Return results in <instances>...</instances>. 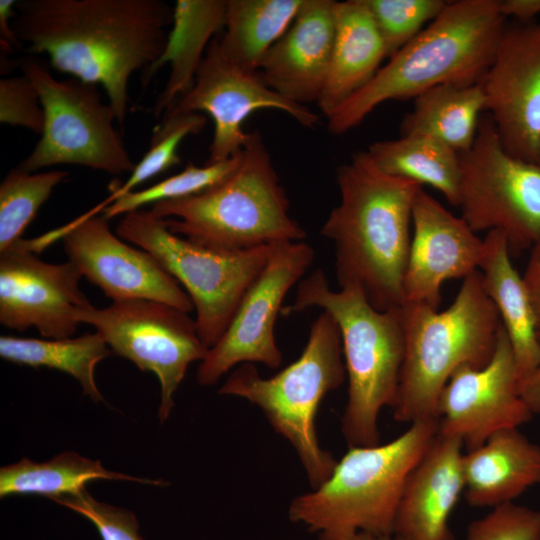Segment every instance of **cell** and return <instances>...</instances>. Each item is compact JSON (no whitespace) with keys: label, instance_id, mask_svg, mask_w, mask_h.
<instances>
[{"label":"cell","instance_id":"cell-1","mask_svg":"<svg viewBox=\"0 0 540 540\" xmlns=\"http://www.w3.org/2000/svg\"><path fill=\"white\" fill-rule=\"evenodd\" d=\"M13 29L31 53L59 72L102 85L116 121L127 114L133 73L161 56L174 7L162 0H20Z\"/></svg>","mask_w":540,"mask_h":540},{"label":"cell","instance_id":"cell-2","mask_svg":"<svg viewBox=\"0 0 540 540\" xmlns=\"http://www.w3.org/2000/svg\"><path fill=\"white\" fill-rule=\"evenodd\" d=\"M336 180L340 201L321 234L334 243L340 288H359L378 310L401 307L413 204L422 186L386 174L367 151L342 164Z\"/></svg>","mask_w":540,"mask_h":540},{"label":"cell","instance_id":"cell-3","mask_svg":"<svg viewBox=\"0 0 540 540\" xmlns=\"http://www.w3.org/2000/svg\"><path fill=\"white\" fill-rule=\"evenodd\" d=\"M505 19L499 0L448 1L432 22L327 118L329 132L346 133L390 100L416 98L442 84L480 82L493 61Z\"/></svg>","mask_w":540,"mask_h":540},{"label":"cell","instance_id":"cell-4","mask_svg":"<svg viewBox=\"0 0 540 540\" xmlns=\"http://www.w3.org/2000/svg\"><path fill=\"white\" fill-rule=\"evenodd\" d=\"M311 307L328 312L341 333L348 376L342 434L349 447L378 445V417L396 403L404 360L401 307L378 310L355 286L334 291L321 269L300 281L294 303L281 312L289 315Z\"/></svg>","mask_w":540,"mask_h":540},{"label":"cell","instance_id":"cell-5","mask_svg":"<svg viewBox=\"0 0 540 540\" xmlns=\"http://www.w3.org/2000/svg\"><path fill=\"white\" fill-rule=\"evenodd\" d=\"M405 353L393 417L413 423L437 419L440 393L463 366L481 368L492 358L502 322L479 270L462 280L445 310L404 302Z\"/></svg>","mask_w":540,"mask_h":540},{"label":"cell","instance_id":"cell-6","mask_svg":"<svg viewBox=\"0 0 540 540\" xmlns=\"http://www.w3.org/2000/svg\"><path fill=\"white\" fill-rule=\"evenodd\" d=\"M169 230L210 248L239 251L302 241L306 232L289 214V200L257 131L235 170L194 195L151 205Z\"/></svg>","mask_w":540,"mask_h":540},{"label":"cell","instance_id":"cell-7","mask_svg":"<svg viewBox=\"0 0 540 540\" xmlns=\"http://www.w3.org/2000/svg\"><path fill=\"white\" fill-rule=\"evenodd\" d=\"M438 430L437 419L422 420L388 443L349 447L326 481L292 500L290 519L320 540L393 534L407 479Z\"/></svg>","mask_w":540,"mask_h":540},{"label":"cell","instance_id":"cell-8","mask_svg":"<svg viewBox=\"0 0 540 540\" xmlns=\"http://www.w3.org/2000/svg\"><path fill=\"white\" fill-rule=\"evenodd\" d=\"M341 333L323 311L312 323L301 355L272 377L253 363L236 368L219 389L259 407L273 429L295 449L313 489L326 481L337 461L318 441L315 418L324 396L345 380Z\"/></svg>","mask_w":540,"mask_h":540},{"label":"cell","instance_id":"cell-9","mask_svg":"<svg viewBox=\"0 0 540 540\" xmlns=\"http://www.w3.org/2000/svg\"><path fill=\"white\" fill-rule=\"evenodd\" d=\"M116 234L152 254L185 288L196 311L198 335L208 349L225 333L273 246L210 248L172 233L164 219L140 209L123 216Z\"/></svg>","mask_w":540,"mask_h":540},{"label":"cell","instance_id":"cell-10","mask_svg":"<svg viewBox=\"0 0 540 540\" xmlns=\"http://www.w3.org/2000/svg\"><path fill=\"white\" fill-rule=\"evenodd\" d=\"M22 73L36 88L44 110V127L19 168L28 172L58 164L80 165L113 175L135 167L121 135L116 114L101 99L97 84L76 78L58 80L41 63L26 58Z\"/></svg>","mask_w":540,"mask_h":540},{"label":"cell","instance_id":"cell-11","mask_svg":"<svg viewBox=\"0 0 540 540\" xmlns=\"http://www.w3.org/2000/svg\"><path fill=\"white\" fill-rule=\"evenodd\" d=\"M458 207L474 232H502L511 256L540 239V165L510 155L489 114L460 154Z\"/></svg>","mask_w":540,"mask_h":540},{"label":"cell","instance_id":"cell-12","mask_svg":"<svg viewBox=\"0 0 540 540\" xmlns=\"http://www.w3.org/2000/svg\"><path fill=\"white\" fill-rule=\"evenodd\" d=\"M79 323L92 325L112 352L155 374L161 386L158 416L163 423L174 407V394L189 365L202 361L208 348L195 319L171 305L148 299L112 301L76 313Z\"/></svg>","mask_w":540,"mask_h":540},{"label":"cell","instance_id":"cell-13","mask_svg":"<svg viewBox=\"0 0 540 540\" xmlns=\"http://www.w3.org/2000/svg\"><path fill=\"white\" fill-rule=\"evenodd\" d=\"M313 248L302 241L274 244L267 264L243 297L218 342L208 349L197 371L203 386L217 381L236 365L262 363L277 368L282 354L274 326L288 291L314 259Z\"/></svg>","mask_w":540,"mask_h":540},{"label":"cell","instance_id":"cell-14","mask_svg":"<svg viewBox=\"0 0 540 540\" xmlns=\"http://www.w3.org/2000/svg\"><path fill=\"white\" fill-rule=\"evenodd\" d=\"M108 221L87 212L48 236L62 240L68 261L112 301L148 299L191 312L193 303L179 282L152 254L114 234Z\"/></svg>","mask_w":540,"mask_h":540},{"label":"cell","instance_id":"cell-15","mask_svg":"<svg viewBox=\"0 0 540 540\" xmlns=\"http://www.w3.org/2000/svg\"><path fill=\"white\" fill-rule=\"evenodd\" d=\"M278 110L298 124L313 128L320 119L307 106L295 104L268 87L259 73L246 72L221 52L215 37L208 46L191 89L168 110L206 112L213 120L214 132L208 162H219L238 155L249 132L244 121L255 111Z\"/></svg>","mask_w":540,"mask_h":540},{"label":"cell","instance_id":"cell-16","mask_svg":"<svg viewBox=\"0 0 540 540\" xmlns=\"http://www.w3.org/2000/svg\"><path fill=\"white\" fill-rule=\"evenodd\" d=\"M81 278L72 262H45L20 239L0 252V323L17 331L34 327L46 339L72 337L76 313L92 305Z\"/></svg>","mask_w":540,"mask_h":540},{"label":"cell","instance_id":"cell-17","mask_svg":"<svg viewBox=\"0 0 540 540\" xmlns=\"http://www.w3.org/2000/svg\"><path fill=\"white\" fill-rule=\"evenodd\" d=\"M533 417L520 393V380L503 327L490 361L457 369L437 402L438 432L458 438L466 451L498 431L519 428Z\"/></svg>","mask_w":540,"mask_h":540},{"label":"cell","instance_id":"cell-18","mask_svg":"<svg viewBox=\"0 0 540 540\" xmlns=\"http://www.w3.org/2000/svg\"><path fill=\"white\" fill-rule=\"evenodd\" d=\"M480 83L503 148L540 165V21L506 26Z\"/></svg>","mask_w":540,"mask_h":540},{"label":"cell","instance_id":"cell-19","mask_svg":"<svg viewBox=\"0 0 540 540\" xmlns=\"http://www.w3.org/2000/svg\"><path fill=\"white\" fill-rule=\"evenodd\" d=\"M412 224L404 302L438 309L445 281L464 279L479 270L484 241L461 216L452 214L422 188L414 200Z\"/></svg>","mask_w":540,"mask_h":540},{"label":"cell","instance_id":"cell-20","mask_svg":"<svg viewBox=\"0 0 540 540\" xmlns=\"http://www.w3.org/2000/svg\"><path fill=\"white\" fill-rule=\"evenodd\" d=\"M333 0H304L286 32L264 56L258 73L285 99L318 103L324 90L335 37Z\"/></svg>","mask_w":540,"mask_h":540},{"label":"cell","instance_id":"cell-21","mask_svg":"<svg viewBox=\"0 0 540 540\" xmlns=\"http://www.w3.org/2000/svg\"><path fill=\"white\" fill-rule=\"evenodd\" d=\"M462 442L437 433L409 475L394 533L406 540H455L450 515L465 488Z\"/></svg>","mask_w":540,"mask_h":540},{"label":"cell","instance_id":"cell-22","mask_svg":"<svg viewBox=\"0 0 540 540\" xmlns=\"http://www.w3.org/2000/svg\"><path fill=\"white\" fill-rule=\"evenodd\" d=\"M465 498L473 507L513 502L540 484V446L519 428L496 432L462 456Z\"/></svg>","mask_w":540,"mask_h":540},{"label":"cell","instance_id":"cell-23","mask_svg":"<svg viewBox=\"0 0 540 540\" xmlns=\"http://www.w3.org/2000/svg\"><path fill=\"white\" fill-rule=\"evenodd\" d=\"M386 57L385 44L365 0L336 1L330 68L317 103L325 117L363 88Z\"/></svg>","mask_w":540,"mask_h":540},{"label":"cell","instance_id":"cell-24","mask_svg":"<svg viewBox=\"0 0 540 540\" xmlns=\"http://www.w3.org/2000/svg\"><path fill=\"white\" fill-rule=\"evenodd\" d=\"M228 0H177L165 48L143 72V86L164 65H170L165 87L156 98L153 116L161 118L194 84L209 44L224 28Z\"/></svg>","mask_w":540,"mask_h":540},{"label":"cell","instance_id":"cell-25","mask_svg":"<svg viewBox=\"0 0 540 540\" xmlns=\"http://www.w3.org/2000/svg\"><path fill=\"white\" fill-rule=\"evenodd\" d=\"M483 241L479 266L483 287L498 310L521 383L540 366L536 315L523 277L511 261L505 235L489 231Z\"/></svg>","mask_w":540,"mask_h":540},{"label":"cell","instance_id":"cell-26","mask_svg":"<svg viewBox=\"0 0 540 540\" xmlns=\"http://www.w3.org/2000/svg\"><path fill=\"white\" fill-rule=\"evenodd\" d=\"M483 110L480 82L438 85L414 98L413 109L401 122L400 135H428L461 154L473 145Z\"/></svg>","mask_w":540,"mask_h":540},{"label":"cell","instance_id":"cell-27","mask_svg":"<svg viewBox=\"0 0 540 540\" xmlns=\"http://www.w3.org/2000/svg\"><path fill=\"white\" fill-rule=\"evenodd\" d=\"M304 0H228L224 32L216 37L223 55L249 73L286 32Z\"/></svg>","mask_w":540,"mask_h":540},{"label":"cell","instance_id":"cell-28","mask_svg":"<svg viewBox=\"0 0 540 540\" xmlns=\"http://www.w3.org/2000/svg\"><path fill=\"white\" fill-rule=\"evenodd\" d=\"M94 480H123L145 484L165 485L161 479H142L105 469L101 462L63 452L46 462H33L22 458L19 462L0 469V497L38 495L51 500L76 496L86 490Z\"/></svg>","mask_w":540,"mask_h":540},{"label":"cell","instance_id":"cell-29","mask_svg":"<svg viewBox=\"0 0 540 540\" xmlns=\"http://www.w3.org/2000/svg\"><path fill=\"white\" fill-rule=\"evenodd\" d=\"M367 153L386 174L430 185L458 207L460 154L445 143L423 134L400 135L374 142Z\"/></svg>","mask_w":540,"mask_h":540},{"label":"cell","instance_id":"cell-30","mask_svg":"<svg viewBox=\"0 0 540 540\" xmlns=\"http://www.w3.org/2000/svg\"><path fill=\"white\" fill-rule=\"evenodd\" d=\"M111 353L104 338L96 331L64 339L0 337L1 358L19 365L65 372L74 377L83 393L95 402L104 400L96 385L95 367Z\"/></svg>","mask_w":540,"mask_h":540},{"label":"cell","instance_id":"cell-31","mask_svg":"<svg viewBox=\"0 0 540 540\" xmlns=\"http://www.w3.org/2000/svg\"><path fill=\"white\" fill-rule=\"evenodd\" d=\"M67 176L64 170L28 172L19 167L7 173L0 185V252L22 239L40 207Z\"/></svg>","mask_w":540,"mask_h":540},{"label":"cell","instance_id":"cell-32","mask_svg":"<svg viewBox=\"0 0 540 540\" xmlns=\"http://www.w3.org/2000/svg\"><path fill=\"white\" fill-rule=\"evenodd\" d=\"M207 124V117L199 112L167 111L154 128L149 148L124 184L116 186L111 195L95 207L101 212L120 196L134 191L147 180L181 163L180 143L189 135L199 134Z\"/></svg>","mask_w":540,"mask_h":540},{"label":"cell","instance_id":"cell-33","mask_svg":"<svg viewBox=\"0 0 540 540\" xmlns=\"http://www.w3.org/2000/svg\"><path fill=\"white\" fill-rule=\"evenodd\" d=\"M241 152L227 160L207 162L204 166L188 163L185 168L154 185L126 193L101 212L108 220L118 215L139 210L147 204L179 199L203 192L224 180L238 166Z\"/></svg>","mask_w":540,"mask_h":540},{"label":"cell","instance_id":"cell-34","mask_svg":"<svg viewBox=\"0 0 540 540\" xmlns=\"http://www.w3.org/2000/svg\"><path fill=\"white\" fill-rule=\"evenodd\" d=\"M381 34L387 57L415 38L445 8L444 0H365Z\"/></svg>","mask_w":540,"mask_h":540},{"label":"cell","instance_id":"cell-35","mask_svg":"<svg viewBox=\"0 0 540 540\" xmlns=\"http://www.w3.org/2000/svg\"><path fill=\"white\" fill-rule=\"evenodd\" d=\"M466 540H540V511L513 502L472 521Z\"/></svg>","mask_w":540,"mask_h":540},{"label":"cell","instance_id":"cell-36","mask_svg":"<svg viewBox=\"0 0 540 540\" xmlns=\"http://www.w3.org/2000/svg\"><path fill=\"white\" fill-rule=\"evenodd\" d=\"M53 501L89 520L102 540H143L133 512L100 502L91 497L87 490L76 496L60 497Z\"/></svg>","mask_w":540,"mask_h":540},{"label":"cell","instance_id":"cell-37","mask_svg":"<svg viewBox=\"0 0 540 540\" xmlns=\"http://www.w3.org/2000/svg\"><path fill=\"white\" fill-rule=\"evenodd\" d=\"M0 121L41 135L44 110L36 88L24 74L1 78Z\"/></svg>","mask_w":540,"mask_h":540},{"label":"cell","instance_id":"cell-38","mask_svg":"<svg viewBox=\"0 0 540 540\" xmlns=\"http://www.w3.org/2000/svg\"><path fill=\"white\" fill-rule=\"evenodd\" d=\"M522 277L536 315L540 341V239L530 249L529 258Z\"/></svg>","mask_w":540,"mask_h":540},{"label":"cell","instance_id":"cell-39","mask_svg":"<svg viewBox=\"0 0 540 540\" xmlns=\"http://www.w3.org/2000/svg\"><path fill=\"white\" fill-rule=\"evenodd\" d=\"M15 0L0 1V43L1 55L13 52L15 49L22 48V43L18 39L12 20L16 15Z\"/></svg>","mask_w":540,"mask_h":540},{"label":"cell","instance_id":"cell-40","mask_svg":"<svg viewBox=\"0 0 540 540\" xmlns=\"http://www.w3.org/2000/svg\"><path fill=\"white\" fill-rule=\"evenodd\" d=\"M501 14L513 17L521 23L530 21L540 15V0H499Z\"/></svg>","mask_w":540,"mask_h":540},{"label":"cell","instance_id":"cell-41","mask_svg":"<svg viewBox=\"0 0 540 540\" xmlns=\"http://www.w3.org/2000/svg\"><path fill=\"white\" fill-rule=\"evenodd\" d=\"M521 396L534 414H540V366L520 383Z\"/></svg>","mask_w":540,"mask_h":540},{"label":"cell","instance_id":"cell-42","mask_svg":"<svg viewBox=\"0 0 540 540\" xmlns=\"http://www.w3.org/2000/svg\"><path fill=\"white\" fill-rule=\"evenodd\" d=\"M340 540H406L398 535H375L365 532H357Z\"/></svg>","mask_w":540,"mask_h":540}]
</instances>
